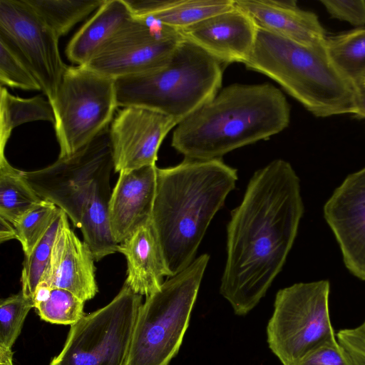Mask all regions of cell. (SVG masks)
I'll return each mask as SVG.
<instances>
[{
    "label": "cell",
    "mask_w": 365,
    "mask_h": 365,
    "mask_svg": "<svg viewBox=\"0 0 365 365\" xmlns=\"http://www.w3.org/2000/svg\"><path fill=\"white\" fill-rule=\"evenodd\" d=\"M304 213L300 180L291 164L274 160L250 178L227 226L220 294L235 314H248L281 272Z\"/></svg>",
    "instance_id": "obj_1"
},
{
    "label": "cell",
    "mask_w": 365,
    "mask_h": 365,
    "mask_svg": "<svg viewBox=\"0 0 365 365\" xmlns=\"http://www.w3.org/2000/svg\"><path fill=\"white\" fill-rule=\"evenodd\" d=\"M238 180L237 170L222 160L184 158L157 169L151 222L170 277L187 268L215 214Z\"/></svg>",
    "instance_id": "obj_2"
},
{
    "label": "cell",
    "mask_w": 365,
    "mask_h": 365,
    "mask_svg": "<svg viewBox=\"0 0 365 365\" xmlns=\"http://www.w3.org/2000/svg\"><path fill=\"white\" fill-rule=\"evenodd\" d=\"M289 121L290 107L279 88L269 83H235L180 122L171 145L187 159H220L282 132Z\"/></svg>",
    "instance_id": "obj_3"
},
{
    "label": "cell",
    "mask_w": 365,
    "mask_h": 365,
    "mask_svg": "<svg viewBox=\"0 0 365 365\" xmlns=\"http://www.w3.org/2000/svg\"><path fill=\"white\" fill-rule=\"evenodd\" d=\"M244 64L274 80L317 117L356 113V83L336 66L327 47L307 46L258 28Z\"/></svg>",
    "instance_id": "obj_4"
},
{
    "label": "cell",
    "mask_w": 365,
    "mask_h": 365,
    "mask_svg": "<svg viewBox=\"0 0 365 365\" xmlns=\"http://www.w3.org/2000/svg\"><path fill=\"white\" fill-rule=\"evenodd\" d=\"M222 73L221 63L183 38L165 67L115 79L117 106L156 110L179 123L217 95Z\"/></svg>",
    "instance_id": "obj_5"
},
{
    "label": "cell",
    "mask_w": 365,
    "mask_h": 365,
    "mask_svg": "<svg viewBox=\"0 0 365 365\" xmlns=\"http://www.w3.org/2000/svg\"><path fill=\"white\" fill-rule=\"evenodd\" d=\"M210 259L202 254L146 297L136 318L126 365H169L178 354Z\"/></svg>",
    "instance_id": "obj_6"
},
{
    "label": "cell",
    "mask_w": 365,
    "mask_h": 365,
    "mask_svg": "<svg viewBox=\"0 0 365 365\" xmlns=\"http://www.w3.org/2000/svg\"><path fill=\"white\" fill-rule=\"evenodd\" d=\"M329 280L299 282L279 289L267 327V343L283 365L335 339L329 312Z\"/></svg>",
    "instance_id": "obj_7"
},
{
    "label": "cell",
    "mask_w": 365,
    "mask_h": 365,
    "mask_svg": "<svg viewBox=\"0 0 365 365\" xmlns=\"http://www.w3.org/2000/svg\"><path fill=\"white\" fill-rule=\"evenodd\" d=\"M50 103L58 158L71 155L110 125L118 107L115 79L86 66H67Z\"/></svg>",
    "instance_id": "obj_8"
},
{
    "label": "cell",
    "mask_w": 365,
    "mask_h": 365,
    "mask_svg": "<svg viewBox=\"0 0 365 365\" xmlns=\"http://www.w3.org/2000/svg\"><path fill=\"white\" fill-rule=\"evenodd\" d=\"M142 296L125 283L103 307L71 325L52 365H126Z\"/></svg>",
    "instance_id": "obj_9"
},
{
    "label": "cell",
    "mask_w": 365,
    "mask_h": 365,
    "mask_svg": "<svg viewBox=\"0 0 365 365\" xmlns=\"http://www.w3.org/2000/svg\"><path fill=\"white\" fill-rule=\"evenodd\" d=\"M114 169L110 125L73 154L34 171H23L28 183L44 200L53 203L80 228L82 208L93 182Z\"/></svg>",
    "instance_id": "obj_10"
},
{
    "label": "cell",
    "mask_w": 365,
    "mask_h": 365,
    "mask_svg": "<svg viewBox=\"0 0 365 365\" xmlns=\"http://www.w3.org/2000/svg\"><path fill=\"white\" fill-rule=\"evenodd\" d=\"M182 38L153 17H134L84 66L114 79L153 72L168 64Z\"/></svg>",
    "instance_id": "obj_11"
},
{
    "label": "cell",
    "mask_w": 365,
    "mask_h": 365,
    "mask_svg": "<svg viewBox=\"0 0 365 365\" xmlns=\"http://www.w3.org/2000/svg\"><path fill=\"white\" fill-rule=\"evenodd\" d=\"M58 39L27 0H0V40L28 66L49 102L67 68L60 56Z\"/></svg>",
    "instance_id": "obj_12"
},
{
    "label": "cell",
    "mask_w": 365,
    "mask_h": 365,
    "mask_svg": "<svg viewBox=\"0 0 365 365\" xmlns=\"http://www.w3.org/2000/svg\"><path fill=\"white\" fill-rule=\"evenodd\" d=\"M178 124L175 118L156 110L124 107L110 125L115 171L156 165L163 140Z\"/></svg>",
    "instance_id": "obj_13"
},
{
    "label": "cell",
    "mask_w": 365,
    "mask_h": 365,
    "mask_svg": "<svg viewBox=\"0 0 365 365\" xmlns=\"http://www.w3.org/2000/svg\"><path fill=\"white\" fill-rule=\"evenodd\" d=\"M346 267L365 281V167L349 175L324 206Z\"/></svg>",
    "instance_id": "obj_14"
},
{
    "label": "cell",
    "mask_w": 365,
    "mask_h": 365,
    "mask_svg": "<svg viewBox=\"0 0 365 365\" xmlns=\"http://www.w3.org/2000/svg\"><path fill=\"white\" fill-rule=\"evenodd\" d=\"M95 258L89 247L71 229L62 210L50 262L37 287L60 288L86 302L98 292Z\"/></svg>",
    "instance_id": "obj_15"
},
{
    "label": "cell",
    "mask_w": 365,
    "mask_h": 365,
    "mask_svg": "<svg viewBox=\"0 0 365 365\" xmlns=\"http://www.w3.org/2000/svg\"><path fill=\"white\" fill-rule=\"evenodd\" d=\"M257 29L252 19L234 6L179 32L225 65L244 64L253 50Z\"/></svg>",
    "instance_id": "obj_16"
},
{
    "label": "cell",
    "mask_w": 365,
    "mask_h": 365,
    "mask_svg": "<svg viewBox=\"0 0 365 365\" xmlns=\"http://www.w3.org/2000/svg\"><path fill=\"white\" fill-rule=\"evenodd\" d=\"M157 169L151 165L119 173L109 201L110 227L118 244L151 220Z\"/></svg>",
    "instance_id": "obj_17"
},
{
    "label": "cell",
    "mask_w": 365,
    "mask_h": 365,
    "mask_svg": "<svg viewBox=\"0 0 365 365\" xmlns=\"http://www.w3.org/2000/svg\"><path fill=\"white\" fill-rule=\"evenodd\" d=\"M234 6L260 29L307 46L326 47L327 36L318 16L295 1L234 0Z\"/></svg>",
    "instance_id": "obj_18"
},
{
    "label": "cell",
    "mask_w": 365,
    "mask_h": 365,
    "mask_svg": "<svg viewBox=\"0 0 365 365\" xmlns=\"http://www.w3.org/2000/svg\"><path fill=\"white\" fill-rule=\"evenodd\" d=\"M118 252L127 261L125 284L135 293L148 297L160 289L164 277H170L151 220L120 243Z\"/></svg>",
    "instance_id": "obj_19"
},
{
    "label": "cell",
    "mask_w": 365,
    "mask_h": 365,
    "mask_svg": "<svg viewBox=\"0 0 365 365\" xmlns=\"http://www.w3.org/2000/svg\"><path fill=\"white\" fill-rule=\"evenodd\" d=\"M134 17L124 0H105L68 43V59L78 66L86 65L107 41Z\"/></svg>",
    "instance_id": "obj_20"
},
{
    "label": "cell",
    "mask_w": 365,
    "mask_h": 365,
    "mask_svg": "<svg viewBox=\"0 0 365 365\" xmlns=\"http://www.w3.org/2000/svg\"><path fill=\"white\" fill-rule=\"evenodd\" d=\"M111 171L104 173L93 182L81 212L80 229L83 242L96 261L118 252L119 244L113 236L109 218Z\"/></svg>",
    "instance_id": "obj_21"
},
{
    "label": "cell",
    "mask_w": 365,
    "mask_h": 365,
    "mask_svg": "<svg viewBox=\"0 0 365 365\" xmlns=\"http://www.w3.org/2000/svg\"><path fill=\"white\" fill-rule=\"evenodd\" d=\"M137 17L150 16L178 31L234 8V0H130Z\"/></svg>",
    "instance_id": "obj_22"
},
{
    "label": "cell",
    "mask_w": 365,
    "mask_h": 365,
    "mask_svg": "<svg viewBox=\"0 0 365 365\" xmlns=\"http://www.w3.org/2000/svg\"><path fill=\"white\" fill-rule=\"evenodd\" d=\"M46 120L54 123L51 103L40 96L21 98L9 93L6 88L0 90V160L6 159L5 147L12 130L28 122Z\"/></svg>",
    "instance_id": "obj_23"
},
{
    "label": "cell",
    "mask_w": 365,
    "mask_h": 365,
    "mask_svg": "<svg viewBox=\"0 0 365 365\" xmlns=\"http://www.w3.org/2000/svg\"><path fill=\"white\" fill-rule=\"evenodd\" d=\"M42 199L25 179L23 171L0 160V218L14 225Z\"/></svg>",
    "instance_id": "obj_24"
},
{
    "label": "cell",
    "mask_w": 365,
    "mask_h": 365,
    "mask_svg": "<svg viewBox=\"0 0 365 365\" xmlns=\"http://www.w3.org/2000/svg\"><path fill=\"white\" fill-rule=\"evenodd\" d=\"M105 0H27L44 22L60 38L98 9Z\"/></svg>",
    "instance_id": "obj_25"
},
{
    "label": "cell",
    "mask_w": 365,
    "mask_h": 365,
    "mask_svg": "<svg viewBox=\"0 0 365 365\" xmlns=\"http://www.w3.org/2000/svg\"><path fill=\"white\" fill-rule=\"evenodd\" d=\"M326 47L336 66L356 83L365 72V28L327 36Z\"/></svg>",
    "instance_id": "obj_26"
},
{
    "label": "cell",
    "mask_w": 365,
    "mask_h": 365,
    "mask_svg": "<svg viewBox=\"0 0 365 365\" xmlns=\"http://www.w3.org/2000/svg\"><path fill=\"white\" fill-rule=\"evenodd\" d=\"M33 300L40 318L50 323L72 325L84 315L85 302L66 289L38 288Z\"/></svg>",
    "instance_id": "obj_27"
},
{
    "label": "cell",
    "mask_w": 365,
    "mask_h": 365,
    "mask_svg": "<svg viewBox=\"0 0 365 365\" xmlns=\"http://www.w3.org/2000/svg\"><path fill=\"white\" fill-rule=\"evenodd\" d=\"M34 307L33 299L26 297L21 291L1 300L0 365H14L12 346Z\"/></svg>",
    "instance_id": "obj_28"
},
{
    "label": "cell",
    "mask_w": 365,
    "mask_h": 365,
    "mask_svg": "<svg viewBox=\"0 0 365 365\" xmlns=\"http://www.w3.org/2000/svg\"><path fill=\"white\" fill-rule=\"evenodd\" d=\"M61 212L62 210L32 251L25 255L21 276V291L27 297L33 299L50 262Z\"/></svg>",
    "instance_id": "obj_29"
},
{
    "label": "cell",
    "mask_w": 365,
    "mask_h": 365,
    "mask_svg": "<svg viewBox=\"0 0 365 365\" xmlns=\"http://www.w3.org/2000/svg\"><path fill=\"white\" fill-rule=\"evenodd\" d=\"M61 210L53 203L42 200L14 225L16 239L20 242L24 255L32 251Z\"/></svg>",
    "instance_id": "obj_30"
},
{
    "label": "cell",
    "mask_w": 365,
    "mask_h": 365,
    "mask_svg": "<svg viewBox=\"0 0 365 365\" xmlns=\"http://www.w3.org/2000/svg\"><path fill=\"white\" fill-rule=\"evenodd\" d=\"M1 86L28 91H41L36 78L22 59L3 41L0 40Z\"/></svg>",
    "instance_id": "obj_31"
},
{
    "label": "cell",
    "mask_w": 365,
    "mask_h": 365,
    "mask_svg": "<svg viewBox=\"0 0 365 365\" xmlns=\"http://www.w3.org/2000/svg\"><path fill=\"white\" fill-rule=\"evenodd\" d=\"M292 365H353L336 337L314 349Z\"/></svg>",
    "instance_id": "obj_32"
},
{
    "label": "cell",
    "mask_w": 365,
    "mask_h": 365,
    "mask_svg": "<svg viewBox=\"0 0 365 365\" xmlns=\"http://www.w3.org/2000/svg\"><path fill=\"white\" fill-rule=\"evenodd\" d=\"M320 3L333 18L356 26L365 25L364 0H321Z\"/></svg>",
    "instance_id": "obj_33"
},
{
    "label": "cell",
    "mask_w": 365,
    "mask_h": 365,
    "mask_svg": "<svg viewBox=\"0 0 365 365\" xmlns=\"http://www.w3.org/2000/svg\"><path fill=\"white\" fill-rule=\"evenodd\" d=\"M336 336L353 365H365V319L355 327L340 329Z\"/></svg>",
    "instance_id": "obj_34"
},
{
    "label": "cell",
    "mask_w": 365,
    "mask_h": 365,
    "mask_svg": "<svg viewBox=\"0 0 365 365\" xmlns=\"http://www.w3.org/2000/svg\"><path fill=\"white\" fill-rule=\"evenodd\" d=\"M356 113L354 115L360 119H365V86L356 83Z\"/></svg>",
    "instance_id": "obj_35"
},
{
    "label": "cell",
    "mask_w": 365,
    "mask_h": 365,
    "mask_svg": "<svg viewBox=\"0 0 365 365\" xmlns=\"http://www.w3.org/2000/svg\"><path fill=\"white\" fill-rule=\"evenodd\" d=\"M16 239L14 225L0 218V240L1 242Z\"/></svg>",
    "instance_id": "obj_36"
},
{
    "label": "cell",
    "mask_w": 365,
    "mask_h": 365,
    "mask_svg": "<svg viewBox=\"0 0 365 365\" xmlns=\"http://www.w3.org/2000/svg\"><path fill=\"white\" fill-rule=\"evenodd\" d=\"M356 83L365 86V78L359 80Z\"/></svg>",
    "instance_id": "obj_37"
},
{
    "label": "cell",
    "mask_w": 365,
    "mask_h": 365,
    "mask_svg": "<svg viewBox=\"0 0 365 365\" xmlns=\"http://www.w3.org/2000/svg\"><path fill=\"white\" fill-rule=\"evenodd\" d=\"M362 78H365V72L360 76V78L356 81V82L360 80V79H362Z\"/></svg>",
    "instance_id": "obj_38"
},
{
    "label": "cell",
    "mask_w": 365,
    "mask_h": 365,
    "mask_svg": "<svg viewBox=\"0 0 365 365\" xmlns=\"http://www.w3.org/2000/svg\"><path fill=\"white\" fill-rule=\"evenodd\" d=\"M49 365H52L51 364H50Z\"/></svg>",
    "instance_id": "obj_39"
}]
</instances>
